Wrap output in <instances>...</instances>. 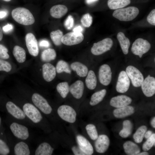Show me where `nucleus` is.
I'll return each mask as SVG.
<instances>
[{
	"instance_id": "35",
	"label": "nucleus",
	"mask_w": 155,
	"mask_h": 155,
	"mask_svg": "<svg viewBox=\"0 0 155 155\" xmlns=\"http://www.w3.org/2000/svg\"><path fill=\"white\" fill-rule=\"evenodd\" d=\"M63 36V32L60 30L51 32L50 37L54 44L56 46L60 45L61 43V38Z\"/></svg>"
},
{
	"instance_id": "37",
	"label": "nucleus",
	"mask_w": 155,
	"mask_h": 155,
	"mask_svg": "<svg viewBox=\"0 0 155 155\" xmlns=\"http://www.w3.org/2000/svg\"><path fill=\"white\" fill-rule=\"evenodd\" d=\"M56 71L58 73H61L65 72L70 74L71 70L68 64L65 61L61 60L58 61L56 66Z\"/></svg>"
},
{
	"instance_id": "49",
	"label": "nucleus",
	"mask_w": 155,
	"mask_h": 155,
	"mask_svg": "<svg viewBox=\"0 0 155 155\" xmlns=\"http://www.w3.org/2000/svg\"><path fill=\"white\" fill-rule=\"evenodd\" d=\"M39 45L41 47H47L50 46V43L47 40H42L40 42Z\"/></svg>"
},
{
	"instance_id": "24",
	"label": "nucleus",
	"mask_w": 155,
	"mask_h": 155,
	"mask_svg": "<svg viewBox=\"0 0 155 155\" xmlns=\"http://www.w3.org/2000/svg\"><path fill=\"white\" fill-rule=\"evenodd\" d=\"M117 38L123 54H127L128 53L130 45L129 40L122 32H119L117 34Z\"/></svg>"
},
{
	"instance_id": "54",
	"label": "nucleus",
	"mask_w": 155,
	"mask_h": 155,
	"mask_svg": "<svg viewBox=\"0 0 155 155\" xmlns=\"http://www.w3.org/2000/svg\"><path fill=\"white\" fill-rule=\"evenodd\" d=\"M98 0H86V2L88 4H91L95 2H96Z\"/></svg>"
},
{
	"instance_id": "2",
	"label": "nucleus",
	"mask_w": 155,
	"mask_h": 155,
	"mask_svg": "<svg viewBox=\"0 0 155 155\" xmlns=\"http://www.w3.org/2000/svg\"><path fill=\"white\" fill-rule=\"evenodd\" d=\"M21 108L27 118L33 124L39 126L42 123L43 118L41 112L33 104L25 103Z\"/></svg>"
},
{
	"instance_id": "18",
	"label": "nucleus",
	"mask_w": 155,
	"mask_h": 155,
	"mask_svg": "<svg viewBox=\"0 0 155 155\" xmlns=\"http://www.w3.org/2000/svg\"><path fill=\"white\" fill-rule=\"evenodd\" d=\"M131 102L132 99L131 98L127 96L122 95L112 98L110 104L112 106L120 108L129 105Z\"/></svg>"
},
{
	"instance_id": "10",
	"label": "nucleus",
	"mask_w": 155,
	"mask_h": 155,
	"mask_svg": "<svg viewBox=\"0 0 155 155\" xmlns=\"http://www.w3.org/2000/svg\"><path fill=\"white\" fill-rule=\"evenodd\" d=\"M8 113L15 119L23 121H29L22 109L13 102L9 101L5 105Z\"/></svg>"
},
{
	"instance_id": "20",
	"label": "nucleus",
	"mask_w": 155,
	"mask_h": 155,
	"mask_svg": "<svg viewBox=\"0 0 155 155\" xmlns=\"http://www.w3.org/2000/svg\"><path fill=\"white\" fill-rule=\"evenodd\" d=\"M84 90L83 82L78 80L69 87V91L73 96L77 99H80L82 96Z\"/></svg>"
},
{
	"instance_id": "6",
	"label": "nucleus",
	"mask_w": 155,
	"mask_h": 155,
	"mask_svg": "<svg viewBox=\"0 0 155 155\" xmlns=\"http://www.w3.org/2000/svg\"><path fill=\"white\" fill-rule=\"evenodd\" d=\"M151 47V45L147 40L139 38L133 43L131 51L133 54L138 56L141 58L150 50Z\"/></svg>"
},
{
	"instance_id": "14",
	"label": "nucleus",
	"mask_w": 155,
	"mask_h": 155,
	"mask_svg": "<svg viewBox=\"0 0 155 155\" xmlns=\"http://www.w3.org/2000/svg\"><path fill=\"white\" fill-rule=\"evenodd\" d=\"M99 80L102 84L108 85L112 78V73L110 67L107 64H104L100 66L98 72Z\"/></svg>"
},
{
	"instance_id": "7",
	"label": "nucleus",
	"mask_w": 155,
	"mask_h": 155,
	"mask_svg": "<svg viewBox=\"0 0 155 155\" xmlns=\"http://www.w3.org/2000/svg\"><path fill=\"white\" fill-rule=\"evenodd\" d=\"M113 45V40L110 38H107L94 43L91 51L94 55H100L110 50Z\"/></svg>"
},
{
	"instance_id": "25",
	"label": "nucleus",
	"mask_w": 155,
	"mask_h": 155,
	"mask_svg": "<svg viewBox=\"0 0 155 155\" xmlns=\"http://www.w3.org/2000/svg\"><path fill=\"white\" fill-rule=\"evenodd\" d=\"M13 150L16 155H29L30 154L28 146L23 141L16 143L14 146Z\"/></svg>"
},
{
	"instance_id": "30",
	"label": "nucleus",
	"mask_w": 155,
	"mask_h": 155,
	"mask_svg": "<svg viewBox=\"0 0 155 155\" xmlns=\"http://www.w3.org/2000/svg\"><path fill=\"white\" fill-rule=\"evenodd\" d=\"M13 54L17 61L20 63L24 62L26 59V53L22 47L15 46L13 50Z\"/></svg>"
},
{
	"instance_id": "46",
	"label": "nucleus",
	"mask_w": 155,
	"mask_h": 155,
	"mask_svg": "<svg viewBox=\"0 0 155 155\" xmlns=\"http://www.w3.org/2000/svg\"><path fill=\"white\" fill-rule=\"evenodd\" d=\"M71 150L73 154L75 155H85L78 146H73L71 148Z\"/></svg>"
},
{
	"instance_id": "52",
	"label": "nucleus",
	"mask_w": 155,
	"mask_h": 155,
	"mask_svg": "<svg viewBox=\"0 0 155 155\" xmlns=\"http://www.w3.org/2000/svg\"><path fill=\"white\" fill-rule=\"evenodd\" d=\"M7 12L5 11H0V19H2L6 17L7 15Z\"/></svg>"
},
{
	"instance_id": "57",
	"label": "nucleus",
	"mask_w": 155,
	"mask_h": 155,
	"mask_svg": "<svg viewBox=\"0 0 155 155\" xmlns=\"http://www.w3.org/2000/svg\"><path fill=\"white\" fill-rule=\"evenodd\" d=\"M5 1H11V0H3Z\"/></svg>"
},
{
	"instance_id": "42",
	"label": "nucleus",
	"mask_w": 155,
	"mask_h": 155,
	"mask_svg": "<svg viewBox=\"0 0 155 155\" xmlns=\"http://www.w3.org/2000/svg\"><path fill=\"white\" fill-rule=\"evenodd\" d=\"M74 22V19L73 17L71 15H69L65 21L64 25L67 29L70 30L73 28Z\"/></svg>"
},
{
	"instance_id": "3",
	"label": "nucleus",
	"mask_w": 155,
	"mask_h": 155,
	"mask_svg": "<svg viewBox=\"0 0 155 155\" xmlns=\"http://www.w3.org/2000/svg\"><path fill=\"white\" fill-rule=\"evenodd\" d=\"M139 13L138 9L135 7L130 6L115 10L113 16L115 18L122 21H129L133 20Z\"/></svg>"
},
{
	"instance_id": "34",
	"label": "nucleus",
	"mask_w": 155,
	"mask_h": 155,
	"mask_svg": "<svg viewBox=\"0 0 155 155\" xmlns=\"http://www.w3.org/2000/svg\"><path fill=\"white\" fill-rule=\"evenodd\" d=\"M147 129L146 126L142 125L140 127L137 129L133 136L135 142L139 143L142 141Z\"/></svg>"
},
{
	"instance_id": "5",
	"label": "nucleus",
	"mask_w": 155,
	"mask_h": 155,
	"mask_svg": "<svg viewBox=\"0 0 155 155\" xmlns=\"http://www.w3.org/2000/svg\"><path fill=\"white\" fill-rule=\"evenodd\" d=\"M33 104L42 113L46 115H49L53 109L47 100L42 96L37 93L33 94L31 97Z\"/></svg>"
},
{
	"instance_id": "32",
	"label": "nucleus",
	"mask_w": 155,
	"mask_h": 155,
	"mask_svg": "<svg viewBox=\"0 0 155 155\" xmlns=\"http://www.w3.org/2000/svg\"><path fill=\"white\" fill-rule=\"evenodd\" d=\"M56 57L55 50L51 48H48L43 51L41 55L42 60L45 62H49L54 60Z\"/></svg>"
},
{
	"instance_id": "41",
	"label": "nucleus",
	"mask_w": 155,
	"mask_h": 155,
	"mask_svg": "<svg viewBox=\"0 0 155 155\" xmlns=\"http://www.w3.org/2000/svg\"><path fill=\"white\" fill-rule=\"evenodd\" d=\"M11 69V65L8 62L0 59V71L8 72Z\"/></svg>"
},
{
	"instance_id": "50",
	"label": "nucleus",
	"mask_w": 155,
	"mask_h": 155,
	"mask_svg": "<svg viewBox=\"0 0 155 155\" xmlns=\"http://www.w3.org/2000/svg\"><path fill=\"white\" fill-rule=\"evenodd\" d=\"M83 30V28L80 26H76L73 30V32H82Z\"/></svg>"
},
{
	"instance_id": "29",
	"label": "nucleus",
	"mask_w": 155,
	"mask_h": 155,
	"mask_svg": "<svg viewBox=\"0 0 155 155\" xmlns=\"http://www.w3.org/2000/svg\"><path fill=\"white\" fill-rule=\"evenodd\" d=\"M106 90L103 89L94 93L91 96L90 104V105H96L100 102L105 96Z\"/></svg>"
},
{
	"instance_id": "38",
	"label": "nucleus",
	"mask_w": 155,
	"mask_h": 155,
	"mask_svg": "<svg viewBox=\"0 0 155 155\" xmlns=\"http://www.w3.org/2000/svg\"><path fill=\"white\" fill-rule=\"evenodd\" d=\"M147 139L142 146L143 150L145 151L149 150L155 145V134L152 133L151 136Z\"/></svg>"
},
{
	"instance_id": "13",
	"label": "nucleus",
	"mask_w": 155,
	"mask_h": 155,
	"mask_svg": "<svg viewBox=\"0 0 155 155\" xmlns=\"http://www.w3.org/2000/svg\"><path fill=\"white\" fill-rule=\"evenodd\" d=\"M141 86L143 92L147 97L152 96L155 93V78L148 75L144 80Z\"/></svg>"
},
{
	"instance_id": "1",
	"label": "nucleus",
	"mask_w": 155,
	"mask_h": 155,
	"mask_svg": "<svg viewBox=\"0 0 155 155\" xmlns=\"http://www.w3.org/2000/svg\"><path fill=\"white\" fill-rule=\"evenodd\" d=\"M11 15L16 22L22 25H29L35 22V19L32 13L25 8L19 7L14 9L12 11Z\"/></svg>"
},
{
	"instance_id": "22",
	"label": "nucleus",
	"mask_w": 155,
	"mask_h": 155,
	"mask_svg": "<svg viewBox=\"0 0 155 155\" xmlns=\"http://www.w3.org/2000/svg\"><path fill=\"white\" fill-rule=\"evenodd\" d=\"M134 112L133 107L128 105L115 109L113 111V114L116 118H121L133 114Z\"/></svg>"
},
{
	"instance_id": "44",
	"label": "nucleus",
	"mask_w": 155,
	"mask_h": 155,
	"mask_svg": "<svg viewBox=\"0 0 155 155\" xmlns=\"http://www.w3.org/2000/svg\"><path fill=\"white\" fill-rule=\"evenodd\" d=\"M123 129L131 134L133 125L131 121L129 120H125L123 121Z\"/></svg>"
},
{
	"instance_id": "56",
	"label": "nucleus",
	"mask_w": 155,
	"mask_h": 155,
	"mask_svg": "<svg viewBox=\"0 0 155 155\" xmlns=\"http://www.w3.org/2000/svg\"><path fill=\"white\" fill-rule=\"evenodd\" d=\"M3 37V34L2 29L0 26V41L1 40Z\"/></svg>"
},
{
	"instance_id": "48",
	"label": "nucleus",
	"mask_w": 155,
	"mask_h": 155,
	"mask_svg": "<svg viewBox=\"0 0 155 155\" xmlns=\"http://www.w3.org/2000/svg\"><path fill=\"white\" fill-rule=\"evenodd\" d=\"M119 134L120 136L121 137L123 138H126L128 137L131 133L122 129L120 131Z\"/></svg>"
},
{
	"instance_id": "23",
	"label": "nucleus",
	"mask_w": 155,
	"mask_h": 155,
	"mask_svg": "<svg viewBox=\"0 0 155 155\" xmlns=\"http://www.w3.org/2000/svg\"><path fill=\"white\" fill-rule=\"evenodd\" d=\"M54 149L49 143L44 142L40 144L35 152L36 155H51Z\"/></svg>"
},
{
	"instance_id": "12",
	"label": "nucleus",
	"mask_w": 155,
	"mask_h": 155,
	"mask_svg": "<svg viewBox=\"0 0 155 155\" xmlns=\"http://www.w3.org/2000/svg\"><path fill=\"white\" fill-rule=\"evenodd\" d=\"M130 84V79L125 71H122L119 75L116 85V90L120 93H125L129 89Z\"/></svg>"
},
{
	"instance_id": "9",
	"label": "nucleus",
	"mask_w": 155,
	"mask_h": 155,
	"mask_svg": "<svg viewBox=\"0 0 155 155\" xmlns=\"http://www.w3.org/2000/svg\"><path fill=\"white\" fill-rule=\"evenodd\" d=\"M125 72L134 87H138L141 86L144 77L138 69L134 66L129 65L126 68Z\"/></svg>"
},
{
	"instance_id": "53",
	"label": "nucleus",
	"mask_w": 155,
	"mask_h": 155,
	"mask_svg": "<svg viewBox=\"0 0 155 155\" xmlns=\"http://www.w3.org/2000/svg\"><path fill=\"white\" fill-rule=\"evenodd\" d=\"M151 124L152 126L154 128H155V117H154L152 120L151 122Z\"/></svg>"
},
{
	"instance_id": "31",
	"label": "nucleus",
	"mask_w": 155,
	"mask_h": 155,
	"mask_svg": "<svg viewBox=\"0 0 155 155\" xmlns=\"http://www.w3.org/2000/svg\"><path fill=\"white\" fill-rule=\"evenodd\" d=\"M85 83L87 88L90 90L94 89L97 85V79L94 72L90 70L85 79Z\"/></svg>"
},
{
	"instance_id": "43",
	"label": "nucleus",
	"mask_w": 155,
	"mask_h": 155,
	"mask_svg": "<svg viewBox=\"0 0 155 155\" xmlns=\"http://www.w3.org/2000/svg\"><path fill=\"white\" fill-rule=\"evenodd\" d=\"M8 49L4 46L0 44V58L3 59H7L9 58L7 52Z\"/></svg>"
},
{
	"instance_id": "27",
	"label": "nucleus",
	"mask_w": 155,
	"mask_h": 155,
	"mask_svg": "<svg viewBox=\"0 0 155 155\" xmlns=\"http://www.w3.org/2000/svg\"><path fill=\"white\" fill-rule=\"evenodd\" d=\"M71 68L75 71L77 74L80 77H84L86 76L88 72V67L83 63L79 62H75L71 65Z\"/></svg>"
},
{
	"instance_id": "4",
	"label": "nucleus",
	"mask_w": 155,
	"mask_h": 155,
	"mask_svg": "<svg viewBox=\"0 0 155 155\" xmlns=\"http://www.w3.org/2000/svg\"><path fill=\"white\" fill-rule=\"evenodd\" d=\"M57 113L63 120L70 123H73L76 120L77 113L75 109L67 105L60 106L57 110Z\"/></svg>"
},
{
	"instance_id": "40",
	"label": "nucleus",
	"mask_w": 155,
	"mask_h": 155,
	"mask_svg": "<svg viewBox=\"0 0 155 155\" xmlns=\"http://www.w3.org/2000/svg\"><path fill=\"white\" fill-rule=\"evenodd\" d=\"M10 152V149L7 144L3 140L0 139V155H8Z\"/></svg>"
},
{
	"instance_id": "58",
	"label": "nucleus",
	"mask_w": 155,
	"mask_h": 155,
	"mask_svg": "<svg viewBox=\"0 0 155 155\" xmlns=\"http://www.w3.org/2000/svg\"><path fill=\"white\" fill-rule=\"evenodd\" d=\"M1 118L0 117V124H1Z\"/></svg>"
},
{
	"instance_id": "28",
	"label": "nucleus",
	"mask_w": 155,
	"mask_h": 155,
	"mask_svg": "<svg viewBox=\"0 0 155 155\" xmlns=\"http://www.w3.org/2000/svg\"><path fill=\"white\" fill-rule=\"evenodd\" d=\"M130 3L131 0H108L107 5L110 9L116 10L124 7Z\"/></svg>"
},
{
	"instance_id": "17",
	"label": "nucleus",
	"mask_w": 155,
	"mask_h": 155,
	"mask_svg": "<svg viewBox=\"0 0 155 155\" xmlns=\"http://www.w3.org/2000/svg\"><path fill=\"white\" fill-rule=\"evenodd\" d=\"M110 143V140L107 135L104 134L100 135L95 143L96 150L99 153H104L108 149Z\"/></svg>"
},
{
	"instance_id": "51",
	"label": "nucleus",
	"mask_w": 155,
	"mask_h": 155,
	"mask_svg": "<svg viewBox=\"0 0 155 155\" xmlns=\"http://www.w3.org/2000/svg\"><path fill=\"white\" fill-rule=\"evenodd\" d=\"M152 131L150 130H148V131H146V132L144 135V137L146 139H147L150 137L152 135Z\"/></svg>"
},
{
	"instance_id": "39",
	"label": "nucleus",
	"mask_w": 155,
	"mask_h": 155,
	"mask_svg": "<svg viewBox=\"0 0 155 155\" xmlns=\"http://www.w3.org/2000/svg\"><path fill=\"white\" fill-rule=\"evenodd\" d=\"M92 17L89 13H87L82 16L81 19V22L82 26L88 28L92 23Z\"/></svg>"
},
{
	"instance_id": "36",
	"label": "nucleus",
	"mask_w": 155,
	"mask_h": 155,
	"mask_svg": "<svg viewBox=\"0 0 155 155\" xmlns=\"http://www.w3.org/2000/svg\"><path fill=\"white\" fill-rule=\"evenodd\" d=\"M85 129L90 138L93 140H96L98 137V132L95 126L89 124L86 126Z\"/></svg>"
},
{
	"instance_id": "19",
	"label": "nucleus",
	"mask_w": 155,
	"mask_h": 155,
	"mask_svg": "<svg viewBox=\"0 0 155 155\" xmlns=\"http://www.w3.org/2000/svg\"><path fill=\"white\" fill-rule=\"evenodd\" d=\"M42 75L44 80L47 82L53 80L55 77L56 71V68L50 63H46L42 66Z\"/></svg>"
},
{
	"instance_id": "21",
	"label": "nucleus",
	"mask_w": 155,
	"mask_h": 155,
	"mask_svg": "<svg viewBox=\"0 0 155 155\" xmlns=\"http://www.w3.org/2000/svg\"><path fill=\"white\" fill-rule=\"evenodd\" d=\"M66 6L63 5H54L51 7L50 10L51 15L53 18L59 19L65 15L68 11Z\"/></svg>"
},
{
	"instance_id": "55",
	"label": "nucleus",
	"mask_w": 155,
	"mask_h": 155,
	"mask_svg": "<svg viewBox=\"0 0 155 155\" xmlns=\"http://www.w3.org/2000/svg\"><path fill=\"white\" fill-rule=\"evenodd\" d=\"M149 153L146 152H144L141 153H139L137 154L138 155H148Z\"/></svg>"
},
{
	"instance_id": "15",
	"label": "nucleus",
	"mask_w": 155,
	"mask_h": 155,
	"mask_svg": "<svg viewBox=\"0 0 155 155\" xmlns=\"http://www.w3.org/2000/svg\"><path fill=\"white\" fill-rule=\"evenodd\" d=\"M78 146L85 155H91L94 152L93 147L85 137L80 134L76 136Z\"/></svg>"
},
{
	"instance_id": "8",
	"label": "nucleus",
	"mask_w": 155,
	"mask_h": 155,
	"mask_svg": "<svg viewBox=\"0 0 155 155\" xmlns=\"http://www.w3.org/2000/svg\"><path fill=\"white\" fill-rule=\"evenodd\" d=\"M9 128L13 135L16 138L23 140L28 138L29 132L28 128L26 126L16 122H12L10 125Z\"/></svg>"
},
{
	"instance_id": "11",
	"label": "nucleus",
	"mask_w": 155,
	"mask_h": 155,
	"mask_svg": "<svg viewBox=\"0 0 155 155\" xmlns=\"http://www.w3.org/2000/svg\"><path fill=\"white\" fill-rule=\"evenodd\" d=\"M84 36L82 32H71L64 35L61 38L62 43L67 46L79 44L84 40Z\"/></svg>"
},
{
	"instance_id": "16",
	"label": "nucleus",
	"mask_w": 155,
	"mask_h": 155,
	"mask_svg": "<svg viewBox=\"0 0 155 155\" xmlns=\"http://www.w3.org/2000/svg\"><path fill=\"white\" fill-rule=\"evenodd\" d=\"M26 44L28 52L32 55H38L39 49L37 40L34 35L31 33H28L26 36Z\"/></svg>"
},
{
	"instance_id": "33",
	"label": "nucleus",
	"mask_w": 155,
	"mask_h": 155,
	"mask_svg": "<svg viewBox=\"0 0 155 155\" xmlns=\"http://www.w3.org/2000/svg\"><path fill=\"white\" fill-rule=\"evenodd\" d=\"M56 89L58 92L63 98L67 97L69 91V87L67 82L59 83L57 85Z\"/></svg>"
},
{
	"instance_id": "47",
	"label": "nucleus",
	"mask_w": 155,
	"mask_h": 155,
	"mask_svg": "<svg viewBox=\"0 0 155 155\" xmlns=\"http://www.w3.org/2000/svg\"><path fill=\"white\" fill-rule=\"evenodd\" d=\"M13 29V26L10 24H7L3 27V31L5 32H8Z\"/></svg>"
},
{
	"instance_id": "26",
	"label": "nucleus",
	"mask_w": 155,
	"mask_h": 155,
	"mask_svg": "<svg viewBox=\"0 0 155 155\" xmlns=\"http://www.w3.org/2000/svg\"><path fill=\"white\" fill-rule=\"evenodd\" d=\"M123 148L125 153L129 155H136L140 152V149L136 144L128 141L123 145Z\"/></svg>"
},
{
	"instance_id": "45",
	"label": "nucleus",
	"mask_w": 155,
	"mask_h": 155,
	"mask_svg": "<svg viewBox=\"0 0 155 155\" xmlns=\"http://www.w3.org/2000/svg\"><path fill=\"white\" fill-rule=\"evenodd\" d=\"M148 22L150 24L155 25V9L152 10L149 14L147 18Z\"/></svg>"
}]
</instances>
